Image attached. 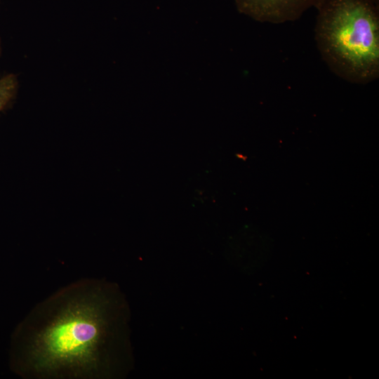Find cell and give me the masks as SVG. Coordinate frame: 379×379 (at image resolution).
I'll return each mask as SVG.
<instances>
[{
	"instance_id": "cell-1",
	"label": "cell",
	"mask_w": 379,
	"mask_h": 379,
	"mask_svg": "<svg viewBox=\"0 0 379 379\" xmlns=\"http://www.w3.org/2000/svg\"><path fill=\"white\" fill-rule=\"evenodd\" d=\"M130 310L113 283L84 279L39 303L12 336L10 363L24 378L112 379L133 364Z\"/></svg>"
},
{
	"instance_id": "cell-2",
	"label": "cell",
	"mask_w": 379,
	"mask_h": 379,
	"mask_svg": "<svg viewBox=\"0 0 379 379\" xmlns=\"http://www.w3.org/2000/svg\"><path fill=\"white\" fill-rule=\"evenodd\" d=\"M314 38L338 77L365 84L379 76V6L372 0H320Z\"/></svg>"
},
{
	"instance_id": "cell-3",
	"label": "cell",
	"mask_w": 379,
	"mask_h": 379,
	"mask_svg": "<svg viewBox=\"0 0 379 379\" xmlns=\"http://www.w3.org/2000/svg\"><path fill=\"white\" fill-rule=\"evenodd\" d=\"M320 0H234L243 13L262 22L280 24L299 19Z\"/></svg>"
},
{
	"instance_id": "cell-4",
	"label": "cell",
	"mask_w": 379,
	"mask_h": 379,
	"mask_svg": "<svg viewBox=\"0 0 379 379\" xmlns=\"http://www.w3.org/2000/svg\"><path fill=\"white\" fill-rule=\"evenodd\" d=\"M19 88V80L14 73L0 77V112L15 98Z\"/></svg>"
},
{
	"instance_id": "cell-5",
	"label": "cell",
	"mask_w": 379,
	"mask_h": 379,
	"mask_svg": "<svg viewBox=\"0 0 379 379\" xmlns=\"http://www.w3.org/2000/svg\"><path fill=\"white\" fill-rule=\"evenodd\" d=\"M1 53H2V43H1V39L0 37V57H1Z\"/></svg>"
},
{
	"instance_id": "cell-6",
	"label": "cell",
	"mask_w": 379,
	"mask_h": 379,
	"mask_svg": "<svg viewBox=\"0 0 379 379\" xmlns=\"http://www.w3.org/2000/svg\"><path fill=\"white\" fill-rule=\"evenodd\" d=\"M375 4L379 6V0H372Z\"/></svg>"
}]
</instances>
